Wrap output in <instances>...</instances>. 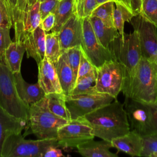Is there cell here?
<instances>
[{
  "mask_svg": "<svg viewBox=\"0 0 157 157\" xmlns=\"http://www.w3.org/2000/svg\"><path fill=\"white\" fill-rule=\"evenodd\" d=\"M61 146L56 139L26 140L21 134H12L3 142L1 157H44L50 146Z\"/></svg>",
  "mask_w": 157,
  "mask_h": 157,
  "instance_id": "cell-6",
  "label": "cell"
},
{
  "mask_svg": "<svg viewBox=\"0 0 157 157\" xmlns=\"http://www.w3.org/2000/svg\"><path fill=\"white\" fill-rule=\"evenodd\" d=\"M64 156L63 152L58 146H50L45 151L44 157H61Z\"/></svg>",
  "mask_w": 157,
  "mask_h": 157,
  "instance_id": "cell-39",
  "label": "cell"
},
{
  "mask_svg": "<svg viewBox=\"0 0 157 157\" xmlns=\"http://www.w3.org/2000/svg\"><path fill=\"white\" fill-rule=\"evenodd\" d=\"M67 121L50 110L46 96L29 106V125L39 139H57L58 129Z\"/></svg>",
  "mask_w": 157,
  "mask_h": 157,
  "instance_id": "cell-4",
  "label": "cell"
},
{
  "mask_svg": "<svg viewBox=\"0 0 157 157\" xmlns=\"http://www.w3.org/2000/svg\"><path fill=\"white\" fill-rule=\"evenodd\" d=\"M18 93L22 101L28 105L39 101L45 96V93L37 82L34 84L27 83L22 77L21 72L13 74Z\"/></svg>",
  "mask_w": 157,
  "mask_h": 157,
  "instance_id": "cell-17",
  "label": "cell"
},
{
  "mask_svg": "<svg viewBox=\"0 0 157 157\" xmlns=\"http://www.w3.org/2000/svg\"><path fill=\"white\" fill-rule=\"evenodd\" d=\"M151 115H152V121L153 126L156 132H157V102L153 104H148Z\"/></svg>",
  "mask_w": 157,
  "mask_h": 157,
  "instance_id": "cell-40",
  "label": "cell"
},
{
  "mask_svg": "<svg viewBox=\"0 0 157 157\" xmlns=\"http://www.w3.org/2000/svg\"><path fill=\"white\" fill-rule=\"evenodd\" d=\"M6 1L7 2V5L9 8V10H10V12L12 20V24H13L14 15H15V12L17 10L18 0H6Z\"/></svg>",
  "mask_w": 157,
  "mask_h": 157,
  "instance_id": "cell-41",
  "label": "cell"
},
{
  "mask_svg": "<svg viewBox=\"0 0 157 157\" xmlns=\"http://www.w3.org/2000/svg\"><path fill=\"white\" fill-rule=\"evenodd\" d=\"M63 93L66 96L71 94L76 83L77 77L68 63L65 52L54 63Z\"/></svg>",
  "mask_w": 157,
  "mask_h": 157,
  "instance_id": "cell-19",
  "label": "cell"
},
{
  "mask_svg": "<svg viewBox=\"0 0 157 157\" xmlns=\"http://www.w3.org/2000/svg\"><path fill=\"white\" fill-rule=\"evenodd\" d=\"M54 13L55 23L52 31L58 33L74 13V0H59Z\"/></svg>",
  "mask_w": 157,
  "mask_h": 157,
  "instance_id": "cell-24",
  "label": "cell"
},
{
  "mask_svg": "<svg viewBox=\"0 0 157 157\" xmlns=\"http://www.w3.org/2000/svg\"><path fill=\"white\" fill-rule=\"evenodd\" d=\"M28 123L29 121L9 114L0 107V157L5 139L12 134H21Z\"/></svg>",
  "mask_w": 157,
  "mask_h": 157,
  "instance_id": "cell-18",
  "label": "cell"
},
{
  "mask_svg": "<svg viewBox=\"0 0 157 157\" xmlns=\"http://www.w3.org/2000/svg\"><path fill=\"white\" fill-rule=\"evenodd\" d=\"M59 0H44L40 3V12L42 20L48 13H54Z\"/></svg>",
  "mask_w": 157,
  "mask_h": 157,
  "instance_id": "cell-36",
  "label": "cell"
},
{
  "mask_svg": "<svg viewBox=\"0 0 157 157\" xmlns=\"http://www.w3.org/2000/svg\"><path fill=\"white\" fill-rule=\"evenodd\" d=\"M95 69L96 67L92 64V63L87 58V57L86 56V55H85V53L83 52L82 50L80 61V64H79L78 69L77 72V80L89 74L90 73L93 72Z\"/></svg>",
  "mask_w": 157,
  "mask_h": 157,
  "instance_id": "cell-33",
  "label": "cell"
},
{
  "mask_svg": "<svg viewBox=\"0 0 157 157\" xmlns=\"http://www.w3.org/2000/svg\"><path fill=\"white\" fill-rule=\"evenodd\" d=\"M96 1L99 6L101 5L104 3H105V2H114L115 3V0H96Z\"/></svg>",
  "mask_w": 157,
  "mask_h": 157,
  "instance_id": "cell-43",
  "label": "cell"
},
{
  "mask_svg": "<svg viewBox=\"0 0 157 157\" xmlns=\"http://www.w3.org/2000/svg\"><path fill=\"white\" fill-rule=\"evenodd\" d=\"M139 14L157 28V0H141Z\"/></svg>",
  "mask_w": 157,
  "mask_h": 157,
  "instance_id": "cell-29",
  "label": "cell"
},
{
  "mask_svg": "<svg viewBox=\"0 0 157 157\" xmlns=\"http://www.w3.org/2000/svg\"><path fill=\"white\" fill-rule=\"evenodd\" d=\"M64 52L66 53L68 63L77 77L82 52L81 45L71 47Z\"/></svg>",
  "mask_w": 157,
  "mask_h": 157,
  "instance_id": "cell-31",
  "label": "cell"
},
{
  "mask_svg": "<svg viewBox=\"0 0 157 157\" xmlns=\"http://www.w3.org/2000/svg\"><path fill=\"white\" fill-rule=\"evenodd\" d=\"M45 96L48 109L52 113L67 121L71 120L70 113L66 105V95L63 93H52Z\"/></svg>",
  "mask_w": 157,
  "mask_h": 157,
  "instance_id": "cell-23",
  "label": "cell"
},
{
  "mask_svg": "<svg viewBox=\"0 0 157 157\" xmlns=\"http://www.w3.org/2000/svg\"><path fill=\"white\" fill-rule=\"evenodd\" d=\"M93 129L84 117L71 120L58 131L57 140L62 147H77L93 139Z\"/></svg>",
  "mask_w": 157,
  "mask_h": 157,
  "instance_id": "cell-9",
  "label": "cell"
},
{
  "mask_svg": "<svg viewBox=\"0 0 157 157\" xmlns=\"http://www.w3.org/2000/svg\"><path fill=\"white\" fill-rule=\"evenodd\" d=\"M127 8L134 16L140 13L141 0H124Z\"/></svg>",
  "mask_w": 157,
  "mask_h": 157,
  "instance_id": "cell-38",
  "label": "cell"
},
{
  "mask_svg": "<svg viewBox=\"0 0 157 157\" xmlns=\"http://www.w3.org/2000/svg\"><path fill=\"white\" fill-rule=\"evenodd\" d=\"M81 48L87 58L96 68L112 59L109 48L104 47L96 36L89 17L82 18Z\"/></svg>",
  "mask_w": 157,
  "mask_h": 157,
  "instance_id": "cell-12",
  "label": "cell"
},
{
  "mask_svg": "<svg viewBox=\"0 0 157 157\" xmlns=\"http://www.w3.org/2000/svg\"><path fill=\"white\" fill-rule=\"evenodd\" d=\"M124 96L145 104L157 102V72L153 63L141 58Z\"/></svg>",
  "mask_w": 157,
  "mask_h": 157,
  "instance_id": "cell-2",
  "label": "cell"
},
{
  "mask_svg": "<svg viewBox=\"0 0 157 157\" xmlns=\"http://www.w3.org/2000/svg\"><path fill=\"white\" fill-rule=\"evenodd\" d=\"M61 55L58 33L52 32L46 34L45 57L53 64Z\"/></svg>",
  "mask_w": 157,
  "mask_h": 157,
  "instance_id": "cell-26",
  "label": "cell"
},
{
  "mask_svg": "<svg viewBox=\"0 0 157 157\" xmlns=\"http://www.w3.org/2000/svg\"><path fill=\"white\" fill-rule=\"evenodd\" d=\"M142 137L144 145L140 156L150 157L157 151V132Z\"/></svg>",
  "mask_w": 157,
  "mask_h": 157,
  "instance_id": "cell-30",
  "label": "cell"
},
{
  "mask_svg": "<svg viewBox=\"0 0 157 157\" xmlns=\"http://www.w3.org/2000/svg\"><path fill=\"white\" fill-rule=\"evenodd\" d=\"M124 106L131 130L136 131L141 136L156 132L153 126L152 115L148 104L125 97Z\"/></svg>",
  "mask_w": 157,
  "mask_h": 157,
  "instance_id": "cell-11",
  "label": "cell"
},
{
  "mask_svg": "<svg viewBox=\"0 0 157 157\" xmlns=\"http://www.w3.org/2000/svg\"><path fill=\"white\" fill-rule=\"evenodd\" d=\"M45 31L40 24L33 31L28 33L21 41L27 57L34 59L37 65L45 57Z\"/></svg>",
  "mask_w": 157,
  "mask_h": 157,
  "instance_id": "cell-14",
  "label": "cell"
},
{
  "mask_svg": "<svg viewBox=\"0 0 157 157\" xmlns=\"http://www.w3.org/2000/svg\"><path fill=\"white\" fill-rule=\"evenodd\" d=\"M55 23V16L54 13H48L44 19L42 20L40 25L42 29L45 31L48 32L52 31Z\"/></svg>",
  "mask_w": 157,
  "mask_h": 157,
  "instance_id": "cell-37",
  "label": "cell"
},
{
  "mask_svg": "<svg viewBox=\"0 0 157 157\" xmlns=\"http://www.w3.org/2000/svg\"><path fill=\"white\" fill-rule=\"evenodd\" d=\"M130 23L137 34L142 57L153 63L157 57V28L140 14Z\"/></svg>",
  "mask_w": 157,
  "mask_h": 157,
  "instance_id": "cell-10",
  "label": "cell"
},
{
  "mask_svg": "<svg viewBox=\"0 0 157 157\" xmlns=\"http://www.w3.org/2000/svg\"><path fill=\"white\" fill-rule=\"evenodd\" d=\"M96 74V67L93 72L77 80L70 94H93L98 93L95 88Z\"/></svg>",
  "mask_w": 157,
  "mask_h": 157,
  "instance_id": "cell-25",
  "label": "cell"
},
{
  "mask_svg": "<svg viewBox=\"0 0 157 157\" xmlns=\"http://www.w3.org/2000/svg\"><path fill=\"white\" fill-rule=\"evenodd\" d=\"M13 26L9 6L6 0H0V27L10 29Z\"/></svg>",
  "mask_w": 157,
  "mask_h": 157,
  "instance_id": "cell-32",
  "label": "cell"
},
{
  "mask_svg": "<svg viewBox=\"0 0 157 157\" xmlns=\"http://www.w3.org/2000/svg\"><path fill=\"white\" fill-rule=\"evenodd\" d=\"M153 63H154V64H155V67H156V72H157V57H156V59L155 60V61L153 62Z\"/></svg>",
  "mask_w": 157,
  "mask_h": 157,
  "instance_id": "cell-46",
  "label": "cell"
},
{
  "mask_svg": "<svg viewBox=\"0 0 157 157\" xmlns=\"http://www.w3.org/2000/svg\"><path fill=\"white\" fill-rule=\"evenodd\" d=\"M38 83L45 94L63 93L55 65L46 57L38 64Z\"/></svg>",
  "mask_w": 157,
  "mask_h": 157,
  "instance_id": "cell-15",
  "label": "cell"
},
{
  "mask_svg": "<svg viewBox=\"0 0 157 157\" xmlns=\"http://www.w3.org/2000/svg\"><path fill=\"white\" fill-rule=\"evenodd\" d=\"M116 7L114 8L113 14V25L118 30L120 35H123L124 25L125 22H130L134 17L133 14L125 6L120 4H115Z\"/></svg>",
  "mask_w": 157,
  "mask_h": 157,
  "instance_id": "cell-27",
  "label": "cell"
},
{
  "mask_svg": "<svg viewBox=\"0 0 157 157\" xmlns=\"http://www.w3.org/2000/svg\"><path fill=\"white\" fill-rule=\"evenodd\" d=\"M0 107L9 114L29 121V108L17 90L14 74L0 61Z\"/></svg>",
  "mask_w": 157,
  "mask_h": 157,
  "instance_id": "cell-5",
  "label": "cell"
},
{
  "mask_svg": "<svg viewBox=\"0 0 157 157\" xmlns=\"http://www.w3.org/2000/svg\"><path fill=\"white\" fill-rule=\"evenodd\" d=\"M95 88L98 93L107 94L115 99L122 91L125 80L126 71L124 66L112 59L105 61L96 68Z\"/></svg>",
  "mask_w": 157,
  "mask_h": 157,
  "instance_id": "cell-7",
  "label": "cell"
},
{
  "mask_svg": "<svg viewBox=\"0 0 157 157\" xmlns=\"http://www.w3.org/2000/svg\"><path fill=\"white\" fill-rule=\"evenodd\" d=\"M115 99L109 94L101 93L69 94L65 97L66 105L70 113L71 120L83 117Z\"/></svg>",
  "mask_w": 157,
  "mask_h": 157,
  "instance_id": "cell-8",
  "label": "cell"
},
{
  "mask_svg": "<svg viewBox=\"0 0 157 157\" xmlns=\"http://www.w3.org/2000/svg\"><path fill=\"white\" fill-rule=\"evenodd\" d=\"M99 6L96 0H84L78 17L80 18L90 17L92 12Z\"/></svg>",
  "mask_w": 157,
  "mask_h": 157,
  "instance_id": "cell-35",
  "label": "cell"
},
{
  "mask_svg": "<svg viewBox=\"0 0 157 157\" xmlns=\"http://www.w3.org/2000/svg\"><path fill=\"white\" fill-rule=\"evenodd\" d=\"M12 42L10 36V29L0 27V61L4 62L5 50Z\"/></svg>",
  "mask_w": 157,
  "mask_h": 157,
  "instance_id": "cell-34",
  "label": "cell"
},
{
  "mask_svg": "<svg viewBox=\"0 0 157 157\" xmlns=\"http://www.w3.org/2000/svg\"><path fill=\"white\" fill-rule=\"evenodd\" d=\"M83 1L84 0H74V13H75L77 17Z\"/></svg>",
  "mask_w": 157,
  "mask_h": 157,
  "instance_id": "cell-42",
  "label": "cell"
},
{
  "mask_svg": "<svg viewBox=\"0 0 157 157\" xmlns=\"http://www.w3.org/2000/svg\"><path fill=\"white\" fill-rule=\"evenodd\" d=\"M111 147V142L102 139L95 141L93 139L78 145L76 148L79 154L85 157H117V153L110 151Z\"/></svg>",
  "mask_w": 157,
  "mask_h": 157,
  "instance_id": "cell-20",
  "label": "cell"
},
{
  "mask_svg": "<svg viewBox=\"0 0 157 157\" xmlns=\"http://www.w3.org/2000/svg\"><path fill=\"white\" fill-rule=\"evenodd\" d=\"M25 48L23 43L15 41L7 47L4 52V63L13 74L20 72L21 63Z\"/></svg>",
  "mask_w": 157,
  "mask_h": 157,
  "instance_id": "cell-21",
  "label": "cell"
},
{
  "mask_svg": "<svg viewBox=\"0 0 157 157\" xmlns=\"http://www.w3.org/2000/svg\"><path fill=\"white\" fill-rule=\"evenodd\" d=\"M37 1H39V2H42V1H43L44 0H37Z\"/></svg>",
  "mask_w": 157,
  "mask_h": 157,
  "instance_id": "cell-48",
  "label": "cell"
},
{
  "mask_svg": "<svg viewBox=\"0 0 157 157\" xmlns=\"http://www.w3.org/2000/svg\"><path fill=\"white\" fill-rule=\"evenodd\" d=\"M37 1V0H28V1H27V4H26V8H27V7H28L32 6V5L34 4Z\"/></svg>",
  "mask_w": 157,
  "mask_h": 157,
  "instance_id": "cell-44",
  "label": "cell"
},
{
  "mask_svg": "<svg viewBox=\"0 0 157 157\" xmlns=\"http://www.w3.org/2000/svg\"><path fill=\"white\" fill-rule=\"evenodd\" d=\"M58 37L61 54L71 47L81 45L82 18L73 13L60 29Z\"/></svg>",
  "mask_w": 157,
  "mask_h": 157,
  "instance_id": "cell-13",
  "label": "cell"
},
{
  "mask_svg": "<svg viewBox=\"0 0 157 157\" xmlns=\"http://www.w3.org/2000/svg\"><path fill=\"white\" fill-rule=\"evenodd\" d=\"M112 147L132 156H140L143 150L142 137L134 130L111 140Z\"/></svg>",
  "mask_w": 157,
  "mask_h": 157,
  "instance_id": "cell-16",
  "label": "cell"
},
{
  "mask_svg": "<svg viewBox=\"0 0 157 157\" xmlns=\"http://www.w3.org/2000/svg\"><path fill=\"white\" fill-rule=\"evenodd\" d=\"M115 4H120L123 5V6L126 7V2H125L124 0H115Z\"/></svg>",
  "mask_w": 157,
  "mask_h": 157,
  "instance_id": "cell-45",
  "label": "cell"
},
{
  "mask_svg": "<svg viewBox=\"0 0 157 157\" xmlns=\"http://www.w3.org/2000/svg\"><path fill=\"white\" fill-rule=\"evenodd\" d=\"M83 117L91 126L94 137L109 142L131 130L124 104L117 99Z\"/></svg>",
  "mask_w": 157,
  "mask_h": 157,
  "instance_id": "cell-1",
  "label": "cell"
},
{
  "mask_svg": "<svg viewBox=\"0 0 157 157\" xmlns=\"http://www.w3.org/2000/svg\"><path fill=\"white\" fill-rule=\"evenodd\" d=\"M114 4V2H108L99 5L92 12L90 17H96L101 19L106 25L114 26L113 21Z\"/></svg>",
  "mask_w": 157,
  "mask_h": 157,
  "instance_id": "cell-28",
  "label": "cell"
},
{
  "mask_svg": "<svg viewBox=\"0 0 157 157\" xmlns=\"http://www.w3.org/2000/svg\"><path fill=\"white\" fill-rule=\"evenodd\" d=\"M93 31L98 39L105 48L119 35L118 30L114 26L106 25L101 19L96 17H89Z\"/></svg>",
  "mask_w": 157,
  "mask_h": 157,
  "instance_id": "cell-22",
  "label": "cell"
},
{
  "mask_svg": "<svg viewBox=\"0 0 157 157\" xmlns=\"http://www.w3.org/2000/svg\"><path fill=\"white\" fill-rule=\"evenodd\" d=\"M112 59L121 63L124 67L126 78L123 90H124L136 71L142 58L139 43L135 31L131 33L120 35L116 37L108 47Z\"/></svg>",
  "mask_w": 157,
  "mask_h": 157,
  "instance_id": "cell-3",
  "label": "cell"
},
{
  "mask_svg": "<svg viewBox=\"0 0 157 157\" xmlns=\"http://www.w3.org/2000/svg\"><path fill=\"white\" fill-rule=\"evenodd\" d=\"M150 157H157V151L155 152V153H153V154L151 155Z\"/></svg>",
  "mask_w": 157,
  "mask_h": 157,
  "instance_id": "cell-47",
  "label": "cell"
}]
</instances>
